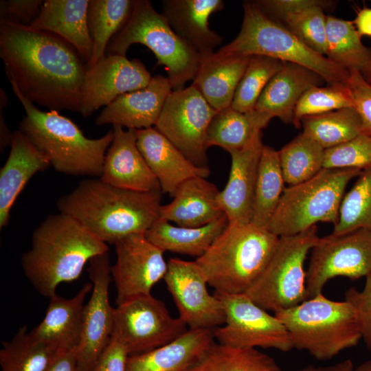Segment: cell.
Listing matches in <instances>:
<instances>
[{
    "label": "cell",
    "mask_w": 371,
    "mask_h": 371,
    "mask_svg": "<svg viewBox=\"0 0 371 371\" xmlns=\"http://www.w3.org/2000/svg\"><path fill=\"white\" fill-rule=\"evenodd\" d=\"M0 56L10 82L33 104L79 113L87 67L64 39L1 19Z\"/></svg>",
    "instance_id": "6da1fadb"
},
{
    "label": "cell",
    "mask_w": 371,
    "mask_h": 371,
    "mask_svg": "<svg viewBox=\"0 0 371 371\" xmlns=\"http://www.w3.org/2000/svg\"><path fill=\"white\" fill-rule=\"evenodd\" d=\"M135 43L145 45L155 54L157 65L165 67L172 90L181 89L194 80L201 57L173 31L148 0L135 1L126 24L110 41L108 55L126 56Z\"/></svg>",
    "instance_id": "ba28073f"
},
{
    "label": "cell",
    "mask_w": 371,
    "mask_h": 371,
    "mask_svg": "<svg viewBox=\"0 0 371 371\" xmlns=\"http://www.w3.org/2000/svg\"><path fill=\"white\" fill-rule=\"evenodd\" d=\"M162 193L124 189L91 177L59 198L57 208L105 243L114 245L128 235L145 234L160 218Z\"/></svg>",
    "instance_id": "7a4b0ae2"
},
{
    "label": "cell",
    "mask_w": 371,
    "mask_h": 371,
    "mask_svg": "<svg viewBox=\"0 0 371 371\" xmlns=\"http://www.w3.org/2000/svg\"><path fill=\"white\" fill-rule=\"evenodd\" d=\"M135 1L89 0L87 23L93 43L87 67L95 66L106 55L107 46L128 21Z\"/></svg>",
    "instance_id": "d6a6232c"
},
{
    "label": "cell",
    "mask_w": 371,
    "mask_h": 371,
    "mask_svg": "<svg viewBox=\"0 0 371 371\" xmlns=\"http://www.w3.org/2000/svg\"><path fill=\"white\" fill-rule=\"evenodd\" d=\"M129 357L126 344L112 333L90 371H126Z\"/></svg>",
    "instance_id": "7dc6e473"
},
{
    "label": "cell",
    "mask_w": 371,
    "mask_h": 371,
    "mask_svg": "<svg viewBox=\"0 0 371 371\" xmlns=\"http://www.w3.org/2000/svg\"><path fill=\"white\" fill-rule=\"evenodd\" d=\"M359 229L371 232V167L361 171L344 194L332 234H343Z\"/></svg>",
    "instance_id": "ab89813d"
},
{
    "label": "cell",
    "mask_w": 371,
    "mask_h": 371,
    "mask_svg": "<svg viewBox=\"0 0 371 371\" xmlns=\"http://www.w3.org/2000/svg\"><path fill=\"white\" fill-rule=\"evenodd\" d=\"M92 288L93 284L87 282L69 299L57 294L52 296L44 318L30 333L31 336L60 350L77 348L81 337L85 300Z\"/></svg>",
    "instance_id": "cb8c5ba5"
},
{
    "label": "cell",
    "mask_w": 371,
    "mask_h": 371,
    "mask_svg": "<svg viewBox=\"0 0 371 371\" xmlns=\"http://www.w3.org/2000/svg\"><path fill=\"white\" fill-rule=\"evenodd\" d=\"M113 141L106 153L102 181L115 187L137 191H161L160 184L137 146L135 129L113 126Z\"/></svg>",
    "instance_id": "d6986e66"
},
{
    "label": "cell",
    "mask_w": 371,
    "mask_h": 371,
    "mask_svg": "<svg viewBox=\"0 0 371 371\" xmlns=\"http://www.w3.org/2000/svg\"><path fill=\"white\" fill-rule=\"evenodd\" d=\"M221 302L225 322L213 329L218 343L240 348L293 349L289 333L274 315L254 302L245 293H214Z\"/></svg>",
    "instance_id": "8fae6325"
},
{
    "label": "cell",
    "mask_w": 371,
    "mask_h": 371,
    "mask_svg": "<svg viewBox=\"0 0 371 371\" xmlns=\"http://www.w3.org/2000/svg\"><path fill=\"white\" fill-rule=\"evenodd\" d=\"M371 167V136L361 133L351 140L326 149L324 168H356Z\"/></svg>",
    "instance_id": "ee69618b"
},
{
    "label": "cell",
    "mask_w": 371,
    "mask_h": 371,
    "mask_svg": "<svg viewBox=\"0 0 371 371\" xmlns=\"http://www.w3.org/2000/svg\"><path fill=\"white\" fill-rule=\"evenodd\" d=\"M261 133L244 148L229 153L232 164L224 189L218 202L229 223L251 221L259 161L263 148Z\"/></svg>",
    "instance_id": "ffe728a7"
},
{
    "label": "cell",
    "mask_w": 371,
    "mask_h": 371,
    "mask_svg": "<svg viewBox=\"0 0 371 371\" xmlns=\"http://www.w3.org/2000/svg\"><path fill=\"white\" fill-rule=\"evenodd\" d=\"M302 133L325 150L346 143L362 133L361 118L354 107L305 117Z\"/></svg>",
    "instance_id": "d590c367"
},
{
    "label": "cell",
    "mask_w": 371,
    "mask_h": 371,
    "mask_svg": "<svg viewBox=\"0 0 371 371\" xmlns=\"http://www.w3.org/2000/svg\"><path fill=\"white\" fill-rule=\"evenodd\" d=\"M359 71L364 80L371 85V63L366 65Z\"/></svg>",
    "instance_id": "11a10c76"
},
{
    "label": "cell",
    "mask_w": 371,
    "mask_h": 371,
    "mask_svg": "<svg viewBox=\"0 0 371 371\" xmlns=\"http://www.w3.org/2000/svg\"><path fill=\"white\" fill-rule=\"evenodd\" d=\"M216 113L191 85L172 91L155 128L193 164L208 168L206 133Z\"/></svg>",
    "instance_id": "4fadbf2b"
},
{
    "label": "cell",
    "mask_w": 371,
    "mask_h": 371,
    "mask_svg": "<svg viewBox=\"0 0 371 371\" xmlns=\"http://www.w3.org/2000/svg\"><path fill=\"white\" fill-rule=\"evenodd\" d=\"M89 3V0L44 1L39 14L28 26L62 38L88 65L93 50L87 23Z\"/></svg>",
    "instance_id": "4316f807"
},
{
    "label": "cell",
    "mask_w": 371,
    "mask_h": 371,
    "mask_svg": "<svg viewBox=\"0 0 371 371\" xmlns=\"http://www.w3.org/2000/svg\"><path fill=\"white\" fill-rule=\"evenodd\" d=\"M266 14L283 19L285 16L311 7L328 4L319 0H260L254 1Z\"/></svg>",
    "instance_id": "681fc988"
},
{
    "label": "cell",
    "mask_w": 371,
    "mask_h": 371,
    "mask_svg": "<svg viewBox=\"0 0 371 371\" xmlns=\"http://www.w3.org/2000/svg\"><path fill=\"white\" fill-rule=\"evenodd\" d=\"M152 78L137 59L117 54L105 56L86 70L79 113L89 116L118 96L147 87Z\"/></svg>",
    "instance_id": "ac0fdd59"
},
{
    "label": "cell",
    "mask_w": 371,
    "mask_h": 371,
    "mask_svg": "<svg viewBox=\"0 0 371 371\" xmlns=\"http://www.w3.org/2000/svg\"><path fill=\"white\" fill-rule=\"evenodd\" d=\"M164 278L179 311L189 329H214L225 322L221 300L211 295L207 279L196 261L170 258Z\"/></svg>",
    "instance_id": "9a60e30c"
},
{
    "label": "cell",
    "mask_w": 371,
    "mask_h": 371,
    "mask_svg": "<svg viewBox=\"0 0 371 371\" xmlns=\"http://www.w3.org/2000/svg\"><path fill=\"white\" fill-rule=\"evenodd\" d=\"M88 273L93 284L85 304L80 341L77 347L78 371H90L107 345L113 328L114 308L109 302L111 281L109 251L89 260Z\"/></svg>",
    "instance_id": "e0dca14e"
},
{
    "label": "cell",
    "mask_w": 371,
    "mask_h": 371,
    "mask_svg": "<svg viewBox=\"0 0 371 371\" xmlns=\"http://www.w3.org/2000/svg\"><path fill=\"white\" fill-rule=\"evenodd\" d=\"M172 91L168 77L155 76L147 87L122 94L106 106L95 122L135 130L153 127Z\"/></svg>",
    "instance_id": "44dd1931"
},
{
    "label": "cell",
    "mask_w": 371,
    "mask_h": 371,
    "mask_svg": "<svg viewBox=\"0 0 371 371\" xmlns=\"http://www.w3.org/2000/svg\"><path fill=\"white\" fill-rule=\"evenodd\" d=\"M284 179L289 186L308 181L324 168L325 149L301 133L279 151Z\"/></svg>",
    "instance_id": "f35d334b"
},
{
    "label": "cell",
    "mask_w": 371,
    "mask_h": 371,
    "mask_svg": "<svg viewBox=\"0 0 371 371\" xmlns=\"http://www.w3.org/2000/svg\"><path fill=\"white\" fill-rule=\"evenodd\" d=\"M214 54L264 56L295 63L317 73L327 85L346 84L350 76L349 70L308 48L254 1L243 3V20L237 36Z\"/></svg>",
    "instance_id": "8992f818"
},
{
    "label": "cell",
    "mask_w": 371,
    "mask_h": 371,
    "mask_svg": "<svg viewBox=\"0 0 371 371\" xmlns=\"http://www.w3.org/2000/svg\"><path fill=\"white\" fill-rule=\"evenodd\" d=\"M355 367L351 359H347L327 366H307L296 371H353Z\"/></svg>",
    "instance_id": "f5cc1de1"
},
{
    "label": "cell",
    "mask_w": 371,
    "mask_h": 371,
    "mask_svg": "<svg viewBox=\"0 0 371 371\" xmlns=\"http://www.w3.org/2000/svg\"><path fill=\"white\" fill-rule=\"evenodd\" d=\"M43 1L9 0L1 1V19H8L30 25L36 18Z\"/></svg>",
    "instance_id": "c3c4849f"
},
{
    "label": "cell",
    "mask_w": 371,
    "mask_h": 371,
    "mask_svg": "<svg viewBox=\"0 0 371 371\" xmlns=\"http://www.w3.org/2000/svg\"><path fill=\"white\" fill-rule=\"evenodd\" d=\"M214 339L213 329H188L165 346L131 355L126 371H186Z\"/></svg>",
    "instance_id": "f1b7e54d"
},
{
    "label": "cell",
    "mask_w": 371,
    "mask_h": 371,
    "mask_svg": "<svg viewBox=\"0 0 371 371\" xmlns=\"http://www.w3.org/2000/svg\"><path fill=\"white\" fill-rule=\"evenodd\" d=\"M306 271L308 299L321 293L331 279L358 280L371 273V232L359 229L319 238Z\"/></svg>",
    "instance_id": "5bb4252c"
},
{
    "label": "cell",
    "mask_w": 371,
    "mask_h": 371,
    "mask_svg": "<svg viewBox=\"0 0 371 371\" xmlns=\"http://www.w3.org/2000/svg\"><path fill=\"white\" fill-rule=\"evenodd\" d=\"M10 84L25 111L18 130L47 157L50 165L65 175L99 178L113 139V131L100 138H88L68 117L55 110L41 111L14 83Z\"/></svg>",
    "instance_id": "277c9868"
},
{
    "label": "cell",
    "mask_w": 371,
    "mask_h": 371,
    "mask_svg": "<svg viewBox=\"0 0 371 371\" xmlns=\"http://www.w3.org/2000/svg\"><path fill=\"white\" fill-rule=\"evenodd\" d=\"M186 371H283L269 355L253 348L215 341Z\"/></svg>",
    "instance_id": "e575fe53"
},
{
    "label": "cell",
    "mask_w": 371,
    "mask_h": 371,
    "mask_svg": "<svg viewBox=\"0 0 371 371\" xmlns=\"http://www.w3.org/2000/svg\"><path fill=\"white\" fill-rule=\"evenodd\" d=\"M0 146L1 151L3 150L8 146H11L14 133H12L6 124L5 123L3 117L2 116V112L0 113Z\"/></svg>",
    "instance_id": "db71d44e"
},
{
    "label": "cell",
    "mask_w": 371,
    "mask_h": 371,
    "mask_svg": "<svg viewBox=\"0 0 371 371\" xmlns=\"http://www.w3.org/2000/svg\"><path fill=\"white\" fill-rule=\"evenodd\" d=\"M162 14L173 31L205 58L214 53L222 37L209 27L210 16L224 7L222 0H164Z\"/></svg>",
    "instance_id": "7402d4cb"
},
{
    "label": "cell",
    "mask_w": 371,
    "mask_h": 371,
    "mask_svg": "<svg viewBox=\"0 0 371 371\" xmlns=\"http://www.w3.org/2000/svg\"><path fill=\"white\" fill-rule=\"evenodd\" d=\"M216 186L205 178H190L177 188L172 201L161 205L160 218L177 226L198 227L222 216Z\"/></svg>",
    "instance_id": "484cf974"
},
{
    "label": "cell",
    "mask_w": 371,
    "mask_h": 371,
    "mask_svg": "<svg viewBox=\"0 0 371 371\" xmlns=\"http://www.w3.org/2000/svg\"><path fill=\"white\" fill-rule=\"evenodd\" d=\"M326 56L348 70L360 71L371 63V49L362 43L352 21L327 16Z\"/></svg>",
    "instance_id": "74e56055"
},
{
    "label": "cell",
    "mask_w": 371,
    "mask_h": 371,
    "mask_svg": "<svg viewBox=\"0 0 371 371\" xmlns=\"http://www.w3.org/2000/svg\"><path fill=\"white\" fill-rule=\"evenodd\" d=\"M229 224L225 214L198 227L173 225L159 218L144 234L146 238L163 251L195 256H203Z\"/></svg>",
    "instance_id": "4dcf8cb0"
},
{
    "label": "cell",
    "mask_w": 371,
    "mask_h": 371,
    "mask_svg": "<svg viewBox=\"0 0 371 371\" xmlns=\"http://www.w3.org/2000/svg\"><path fill=\"white\" fill-rule=\"evenodd\" d=\"M326 82L317 73L303 66L284 63L282 67L268 82L254 110L272 119L277 117L293 124L295 106L304 93Z\"/></svg>",
    "instance_id": "d4e9b609"
},
{
    "label": "cell",
    "mask_w": 371,
    "mask_h": 371,
    "mask_svg": "<svg viewBox=\"0 0 371 371\" xmlns=\"http://www.w3.org/2000/svg\"><path fill=\"white\" fill-rule=\"evenodd\" d=\"M271 119L256 110L243 113L230 106L217 111L206 133V146L230 153L248 145Z\"/></svg>",
    "instance_id": "1f68e13d"
},
{
    "label": "cell",
    "mask_w": 371,
    "mask_h": 371,
    "mask_svg": "<svg viewBox=\"0 0 371 371\" xmlns=\"http://www.w3.org/2000/svg\"><path fill=\"white\" fill-rule=\"evenodd\" d=\"M356 168H323L311 179L286 188L267 229L279 237L308 230L316 223L335 225L345 190Z\"/></svg>",
    "instance_id": "9c48e42d"
},
{
    "label": "cell",
    "mask_w": 371,
    "mask_h": 371,
    "mask_svg": "<svg viewBox=\"0 0 371 371\" xmlns=\"http://www.w3.org/2000/svg\"><path fill=\"white\" fill-rule=\"evenodd\" d=\"M347 82L353 107L357 111L362 124V133L371 136V85L357 69H350Z\"/></svg>",
    "instance_id": "bcb514c9"
},
{
    "label": "cell",
    "mask_w": 371,
    "mask_h": 371,
    "mask_svg": "<svg viewBox=\"0 0 371 371\" xmlns=\"http://www.w3.org/2000/svg\"><path fill=\"white\" fill-rule=\"evenodd\" d=\"M249 58V56H217L214 53L201 59L192 85L214 109H226L232 104Z\"/></svg>",
    "instance_id": "f546056e"
},
{
    "label": "cell",
    "mask_w": 371,
    "mask_h": 371,
    "mask_svg": "<svg viewBox=\"0 0 371 371\" xmlns=\"http://www.w3.org/2000/svg\"><path fill=\"white\" fill-rule=\"evenodd\" d=\"M114 245L116 261L111 273L116 288V304L151 294L154 285L164 279L167 271L164 251L150 242L144 234L128 235Z\"/></svg>",
    "instance_id": "2e32d148"
},
{
    "label": "cell",
    "mask_w": 371,
    "mask_h": 371,
    "mask_svg": "<svg viewBox=\"0 0 371 371\" xmlns=\"http://www.w3.org/2000/svg\"><path fill=\"white\" fill-rule=\"evenodd\" d=\"M326 16L324 7L314 6L285 16L288 28L308 48L316 53L326 54Z\"/></svg>",
    "instance_id": "7bdbcfd3"
},
{
    "label": "cell",
    "mask_w": 371,
    "mask_h": 371,
    "mask_svg": "<svg viewBox=\"0 0 371 371\" xmlns=\"http://www.w3.org/2000/svg\"><path fill=\"white\" fill-rule=\"evenodd\" d=\"M60 351L35 340L23 326L9 341L2 342L1 371H47Z\"/></svg>",
    "instance_id": "8d00e7d4"
},
{
    "label": "cell",
    "mask_w": 371,
    "mask_h": 371,
    "mask_svg": "<svg viewBox=\"0 0 371 371\" xmlns=\"http://www.w3.org/2000/svg\"><path fill=\"white\" fill-rule=\"evenodd\" d=\"M353 107L350 89L346 84H332L326 87L313 86L300 98L295 111L293 124L298 127L305 117Z\"/></svg>",
    "instance_id": "b9f144b4"
},
{
    "label": "cell",
    "mask_w": 371,
    "mask_h": 371,
    "mask_svg": "<svg viewBox=\"0 0 371 371\" xmlns=\"http://www.w3.org/2000/svg\"><path fill=\"white\" fill-rule=\"evenodd\" d=\"M274 315L286 326L293 348L317 360L331 359L361 339L355 312L346 300L335 301L322 293Z\"/></svg>",
    "instance_id": "52a82bcc"
},
{
    "label": "cell",
    "mask_w": 371,
    "mask_h": 371,
    "mask_svg": "<svg viewBox=\"0 0 371 371\" xmlns=\"http://www.w3.org/2000/svg\"><path fill=\"white\" fill-rule=\"evenodd\" d=\"M353 308L361 339L371 352V273L366 277L363 289L350 288L345 292V300Z\"/></svg>",
    "instance_id": "f6af8a7d"
},
{
    "label": "cell",
    "mask_w": 371,
    "mask_h": 371,
    "mask_svg": "<svg viewBox=\"0 0 371 371\" xmlns=\"http://www.w3.org/2000/svg\"><path fill=\"white\" fill-rule=\"evenodd\" d=\"M278 151L263 146L258 169L251 223L267 228L284 190Z\"/></svg>",
    "instance_id": "836d02e7"
},
{
    "label": "cell",
    "mask_w": 371,
    "mask_h": 371,
    "mask_svg": "<svg viewBox=\"0 0 371 371\" xmlns=\"http://www.w3.org/2000/svg\"><path fill=\"white\" fill-rule=\"evenodd\" d=\"M108 251L107 244L81 223L59 212L46 217L36 228L21 265L36 290L50 298L60 283L77 280L87 262Z\"/></svg>",
    "instance_id": "3957f363"
},
{
    "label": "cell",
    "mask_w": 371,
    "mask_h": 371,
    "mask_svg": "<svg viewBox=\"0 0 371 371\" xmlns=\"http://www.w3.org/2000/svg\"><path fill=\"white\" fill-rule=\"evenodd\" d=\"M47 157L19 130L14 132L10 150L0 171V228L9 222L16 198L28 181L50 166Z\"/></svg>",
    "instance_id": "83f0119b"
},
{
    "label": "cell",
    "mask_w": 371,
    "mask_h": 371,
    "mask_svg": "<svg viewBox=\"0 0 371 371\" xmlns=\"http://www.w3.org/2000/svg\"><path fill=\"white\" fill-rule=\"evenodd\" d=\"M137 146L157 179L163 193L173 196L186 180L210 175L209 168L198 167L155 127L135 130Z\"/></svg>",
    "instance_id": "603a6c76"
},
{
    "label": "cell",
    "mask_w": 371,
    "mask_h": 371,
    "mask_svg": "<svg viewBox=\"0 0 371 371\" xmlns=\"http://www.w3.org/2000/svg\"><path fill=\"white\" fill-rule=\"evenodd\" d=\"M353 371H371V360L361 363L359 366L355 368Z\"/></svg>",
    "instance_id": "9f6ffc18"
},
{
    "label": "cell",
    "mask_w": 371,
    "mask_h": 371,
    "mask_svg": "<svg viewBox=\"0 0 371 371\" xmlns=\"http://www.w3.org/2000/svg\"><path fill=\"white\" fill-rule=\"evenodd\" d=\"M352 22L361 36H371V8H364L359 10Z\"/></svg>",
    "instance_id": "816d5d0a"
},
{
    "label": "cell",
    "mask_w": 371,
    "mask_h": 371,
    "mask_svg": "<svg viewBox=\"0 0 371 371\" xmlns=\"http://www.w3.org/2000/svg\"><path fill=\"white\" fill-rule=\"evenodd\" d=\"M279 240L267 228L251 223H229L195 261L216 292L245 293L263 273Z\"/></svg>",
    "instance_id": "5b68a950"
},
{
    "label": "cell",
    "mask_w": 371,
    "mask_h": 371,
    "mask_svg": "<svg viewBox=\"0 0 371 371\" xmlns=\"http://www.w3.org/2000/svg\"><path fill=\"white\" fill-rule=\"evenodd\" d=\"M319 238L316 226L302 233L280 237L263 273L245 294L261 308L274 313L307 300L304 262Z\"/></svg>",
    "instance_id": "30bf717a"
},
{
    "label": "cell",
    "mask_w": 371,
    "mask_h": 371,
    "mask_svg": "<svg viewBox=\"0 0 371 371\" xmlns=\"http://www.w3.org/2000/svg\"><path fill=\"white\" fill-rule=\"evenodd\" d=\"M188 330L172 317L165 303L152 294L138 296L114 308L113 332L126 344L130 356L165 346Z\"/></svg>",
    "instance_id": "7c38bea8"
},
{
    "label": "cell",
    "mask_w": 371,
    "mask_h": 371,
    "mask_svg": "<svg viewBox=\"0 0 371 371\" xmlns=\"http://www.w3.org/2000/svg\"><path fill=\"white\" fill-rule=\"evenodd\" d=\"M76 348L60 351L47 371H78Z\"/></svg>",
    "instance_id": "f907efd6"
},
{
    "label": "cell",
    "mask_w": 371,
    "mask_h": 371,
    "mask_svg": "<svg viewBox=\"0 0 371 371\" xmlns=\"http://www.w3.org/2000/svg\"><path fill=\"white\" fill-rule=\"evenodd\" d=\"M283 64L284 62L273 58L251 56L231 107L243 113L253 111L262 91Z\"/></svg>",
    "instance_id": "60d3db41"
}]
</instances>
